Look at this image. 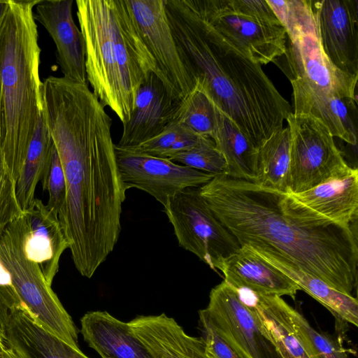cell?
<instances>
[{
	"mask_svg": "<svg viewBox=\"0 0 358 358\" xmlns=\"http://www.w3.org/2000/svg\"><path fill=\"white\" fill-rule=\"evenodd\" d=\"M73 0H40L34 14L56 45L57 62L64 78L88 84L84 39L72 16Z\"/></svg>",
	"mask_w": 358,
	"mask_h": 358,
	"instance_id": "9a60e30c",
	"label": "cell"
},
{
	"mask_svg": "<svg viewBox=\"0 0 358 358\" xmlns=\"http://www.w3.org/2000/svg\"><path fill=\"white\" fill-rule=\"evenodd\" d=\"M172 121L213 140L217 126V108L207 94L196 87L176 104Z\"/></svg>",
	"mask_w": 358,
	"mask_h": 358,
	"instance_id": "f1b7e54d",
	"label": "cell"
},
{
	"mask_svg": "<svg viewBox=\"0 0 358 358\" xmlns=\"http://www.w3.org/2000/svg\"><path fill=\"white\" fill-rule=\"evenodd\" d=\"M284 28L285 51L273 62L290 81L301 80L336 96L356 99L358 76L339 70L325 55L311 3L293 15Z\"/></svg>",
	"mask_w": 358,
	"mask_h": 358,
	"instance_id": "ba28073f",
	"label": "cell"
},
{
	"mask_svg": "<svg viewBox=\"0 0 358 358\" xmlns=\"http://www.w3.org/2000/svg\"><path fill=\"white\" fill-rule=\"evenodd\" d=\"M120 178L125 191L143 190L164 206L178 192L200 187L215 175L179 165L168 159L137 154L115 144Z\"/></svg>",
	"mask_w": 358,
	"mask_h": 358,
	"instance_id": "4fadbf2b",
	"label": "cell"
},
{
	"mask_svg": "<svg viewBox=\"0 0 358 358\" xmlns=\"http://www.w3.org/2000/svg\"><path fill=\"white\" fill-rule=\"evenodd\" d=\"M168 159L215 176L224 175L226 172L225 160L210 138L203 137L194 148L177 153Z\"/></svg>",
	"mask_w": 358,
	"mask_h": 358,
	"instance_id": "d6a6232c",
	"label": "cell"
},
{
	"mask_svg": "<svg viewBox=\"0 0 358 358\" xmlns=\"http://www.w3.org/2000/svg\"><path fill=\"white\" fill-rule=\"evenodd\" d=\"M217 270L223 273L224 281L236 289L266 295H287L293 299L301 290L293 280L246 245L241 246L225 259Z\"/></svg>",
	"mask_w": 358,
	"mask_h": 358,
	"instance_id": "ac0fdd59",
	"label": "cell"
},
{
	"mask_svg": "<svg viewBox=\"0 0 358 358\" xmlns=\"http://www.w3.org/2000/svg\"><path fill=\"white\" fill-rule=\"evenodd\" d=\"M21 218L24 255L38 266L52 285L60 257L69 247L59 218L37 198L22 212Z\"/></svg>",
	"mask_w": 358,
	"mask_h": 358,
	"instance_id": "2e32d148",
	"label": "cell"
},
{
	"mask_svg": "<svg viewBox=\"0 0 358 358\" xmlns=\"http://www.w3.org/2000/svg\"><path fill=\"white\" fill-rule=\"evenodd\" d=\"M199 192L241 246L280 257L353 296L358 245L351 227L322 217L286 192L224 174Z\"/></svg>",
	"mask_w": 358,
	"mask_h": 358,
	"instance_id": "7a4b0ae2",
	"label": "cell"
},
{
	"mask_svg": "<svg viewBox=\"0 0 358 358\" xmlns=\"http://www.w3.org/2000/svg\"><path fill=\"white\" fill-rule=\"evenodd\" d=\"M10 0L0 1V28L9 8Z\"/></svg>",
	"mask_w": 358,
	"mask_h": 358,
	"instance_id": "f35d334b",
	"label": "cell"
},
{
	"mask_svg": "<svg viewBox=\"0 0 358 358\" xmlns=\"http://www.w3.org/2000/svg\"><path fill=\"white\" fill-rule=\"evenodd\" d=\"M176 107L161 80L151 73L138 89L133 112L122 124L116 145L131 148L158 136L172 122Z\"/></svg>",
	"mask_w": 358,
	"mask_h": 358,
	"instance_id": "e0dca14e",
	"label": "cell"
},
{
	"mask_svg": "<svg viewBox=\"0 0 358 358\" xmlns=\"http://www.w3.org/2000/svg\"><path fill=\"white\" fill-rule=\"evenodd\" d=\"M43 113L66 178L58 218L74 266L90 278L118 241L126 198L113 120L88 84L53 76L43 83Z\"/></svg>",
	"mask_w": 358,
	"mask_h": 358,
	"instance_id": "6da1fadb",
	"label": "cell"
},
{
	"mask_svg": "<svg viewBox=\"0 0 358 358\" xmlns=\"http://www.w3.org/2000/svg\"><path fill=\"white\" fill-rule=\"evenodd\" d=\"M290 134L288 127L273 133L257 148V183L287 191Z\"/></svg>",
	"mask_w": 358,
	"mask_h": 358,
	"instance_id": "83f0119b",
	"label": "cell"
},
{
	"mask_svg": "<svg viewBox=\"0 0 358 358\" xmlns=\"http://www.w3.org/2000/svg\"><path fill=\"white\" fill-rule=\"evenodd\" d=\"M199 321L203 336L202 338L210 358H240L235 351L218 336L210 323L201 314H199Z\"/></svg>",
	"mask_w": 358,
	"mask_h": 358,
	"instance_id": "e575fe53",
	"label": "cell"
},
{
	"mask_svg": "<svg viewBox=\"0 0 358 358\" xmlns=\"http://www.w3.org/2000/svg\"><path fill=\"white\" fill-rule=\"evenodd\" d=\"M213 141L225 160L224 175L257 182V148L217 108V126Z\"/></svg>",
	"mask_w": 358,
	"mask_h": 358,
	"instance_id": "484cf974",
	"label": "cell"
},
{
	"mask_svg": "<svg viewBox=\"0 0 358 358\" xmlns=\"http://www.w3.org/2000/svg\"><path fill=\"white\" fill-rule=\"evenodd\" d=\"M164 207L179 245L214 271L241 248L201 196L199 187L178 192Z\"/></svg>",
	"mask_w": 358,
	"mask_h": 358,
	"instance_id": "8fae6325",
	"label": "cell"
},
{
	"mask_svg": "<svg viewBox=\"0 0 358 358\" xmlns=\"http://www.w3.org/2000/svg\"><path fill=\"white\" fill-rule=\"evenodd\" d=\"M253 310L259 327L271 342L280 358H313L302 345L293 328L289 305L281 296L238 289Z\"/></svg>",
	"mask_w": 358,
	"mask_h": 358,
	"instance_id": "cb8c5ba5",
	"label": "cell"
},
{
	"mask_svg": "<svg viewBox=\"0 0 358 358\" xmlns=\"http://www.w3.org/2000/svg\"><path fill=\"white\" fill-rule=\"evenodd\" d=\"M41 185L43 190L48 193V201L46 206L52 213L58 217L66 201V183L63 167L55 146L48 175Z\"/></svg>",
	"mask_w": 358,
	"mask_h": 358,
	"instance_id": "836d02e7",
	"label": "cell"
},
{
	"mask_svg": "<svg viewBox=\"0 0 358 358\" xmlns=\"http://www.w3.org/2000/svg\"><path fill=\"white\" fill-rule=\"evenodd\" d=\"M80 323L84 340L102 358H155L129 322H122L106 311L88 312Z\"/></svg>",
	"mask_w": 358,
	"mask_h": 358,
	"instance_id": "7402d4cb",
	"label": "cell"
},
{
	"mask_svg": "<svg viewBox=\"0 0 358 358\" xmlns=\"http://www.w3.org/2000/svg\"><path fill=\"white\" fill-rule=\"evenodd\" d=\"M40 0H10L0 28L3 153L15 181L43 111L41 48L34 7Z\"/></svg>",
	"mask_w": 358,
	"mask_h": 358,
	"instance_id": "5b68a950",
	"label": "cell"
},
{
	"mask_svg": "<svg viewBox=\"0 0 358 358\" xmlns=\"http://www.w3.org/2000/svg\"><path fill=\"white\" fill-rule=\"evenodd\" d=\"M141 38L151 55L157 76L176 104L197 86L186 53L175 38L167 15L166 0H125Z\"/></svg>",
	"mask_w": 358,
	"mask_h": 358,
	"instance_id": "9c48e42d",
	"label": "cell"
},
{
	"mask_svg": "<svg viewBox=\"0 0 358 358\" xmlns=\"http://www.w3.org/2000/svg\"><path fill=\"white\" fill-rule=\"evenodd\" d=\"M88 83L122 124L133 112L138 89L155 62L143 42L125 0H76Z\"/></svg>",
	"mask_w": 358,
	"mask_h": 358,
	"instance_id": "277c9868",
	"label": "cell"
},
{
	"mask_svg": "<svg viewBox=\"0 0 358 358\" xmlns=\"http://www.w3.org/2000/svg\"><path fill=\"white\" fill-rule=\"evenodd\" d=\"M129 324L155 358H210L202 337L187 335L164 313L137 316Z\"/></svg>",
	"mask_w": 358,
	"mask_h": 358,
	"instance_id": "44dd1931",
	"label": "cell"
},
{
	"mask_svg": "<svg viewBox=\"0 0 358 358\" xmlns=\"http://www.w3.org/2000/svg\"><path fill=\"white\" fill-rule=\"evenodd\" d=\"M202 20L254 62L282 56L287 34L266 0H184Z\"/></svg>",
	"mask_w": 358,
	"mask_h": 358,
	"instance_id": "8992f818",
	"label": "cell"
},
{
	"mask_svg": "<svg viewBox=\"0 0 358 358\" xmlns=\"http://www.w3.org/2000/svg\"><path fill=\"white\" fill-rule=\"evenodd\" d=\"M202 138L172 121L158 136L136 147L124 149L137 154L169 159L177 153L194 148Z\"/></svg>",
	"mask_w": 358,
	"mask_h": 358,
	"instance_id": "f546056e",
	"label": "cell"
},
{
	"mask_svg": "<svg viewBox=\"0 0 358 358\" xmlns=\"http://www.w3.org/2000/svg\"><path fill=\"white\" fill-rule=\"evenodd\" d=\"M3 143V117L0 94V234L22 213L16 196V181L6 164Z\"/></svg>",
	"mask_w": 358,
	"mask_h": 358,
	"instance_id": "1f68e13d",
	"label": "cell"
},
{
	"mask_svg": "<svg viewBox=\"0 0 358 358\" xmlns=\"http://www.w3.org/2000/svg\"><path fill=\"white\" fill-rule=\"evenodd\" d=\"M199 314L240 358H280L251 306L225 281L211 289L208 305Z\"/></svg>",
	"mask_w": 358,
	"mask_h": 358,
	"instance_id": "7c38bea8",
	"label": "cell"
},
{
	"mask_svg": "<svg viewBox=\"0 0 358 358\" xmlns=\"http://www.w3.org/2000/svg\"><path fill=\"white\" fill-rule=\"evenodd\" d=\"M290 83L294 113L309 115L321 122L333 137L357 145L356 99L336 96L301 80Z\"/></svg>",
	"mask_w": 358,
	"mask_h": 358,
	"instance_id": "d6986e66",
	"label": "cell"
},
{
	"mask_svg": "<svg viewBox=\"0 0 358 358\" xmlns=\"http://www.w3.org/2000/svg\"><path fill=\"white\" fill-rule=\"evenodd\" d=\"M54 148V142L42 111L16 180V196L22 212L26 210L36 199L38 183L41 182L42 184L45 181Z\"/></svg>",
	"mask_w": 358,
	"mask_h": 358,
	"instance_id": "4316f807",
	"label": "cell"
},
{
	"mask_svg": "<svg viewBox=\"0 0 358 358\" xmlns=\"http://www.w3.org/2000/svg\"><path fill=\"white\" fill-rule=\"evenodd\" d=\"M0 294L11 310L23 305L13 285L10 275L0 260Z\"/></svg>",
	"mask_w": 358,
	"mask_h": 358,
	"instance_id": "d590c367",
	"label": "cell"
},
{
	"mask_svg": "<svg viewBox=\"0 0 358 358\" xmlns=\"http://www.w3.org/2000/svg\"><path fill=\"white\" fill-rule=\"evenodd\" d=\"M289 314L296 337L313 358H350L341 342L316 331L290 306Z\"/></svg>",
	"mask_w": 358,
	"mask_h": 358,
	"instance_id": "4dcf8cb0",
	"label": "cell"
},
{
	"mask_svg": "<svg viewBox=\"0 0 358 358\" xmlns=\"http://www.w3.org/2000/svg\"><path fill=\"white\" fill-rule=\"evenodd\" d=\"M286 121L290 134L286 192L308 190L351 170L321 122L309 115L294 113Z\"/></svg>",
	"mask_w": 358,
	"mask_h": 358,
	"instance_id": "30bf717a",
	"label": "cell"
},
{
	"mask_svg": "<svg viewBox=\"0 0 358 358\" xmlns=\"http://www.w3.org/2000/svg\"><path fill=\"white\" fill-rule=\"evenodd\" d=\"M21 215L0 234V260L9 272L22 302L47 330L72 347L80 349L78 331L38 266L28 259L23 250Z\"/></svg>",
	"mask_w": 358,
	"mask_h": 358,
	"instance_id": "52a82bcc",
	"label": "cell"
},
{
	"mask_svg": "<svg viewBox=\"0 0 358 358\" xmlns=\"http://www.w3.org/2000/svg\"><path fill=\"white\" fill-rule=\"evenodd\" d=\"M5 342L19 358H89L43 327L24 305L10 311Z\"/></svg>",
	"mask_w": 358,
	"mask_h": 358,
	"instance_id": "ffe728a7",
	"label": "cell"
},
{
	"mask_svg": "<svg viewBox=\"0 0 358 358\" xmlns=\"http://www.w3.org/2000/svg\"><path fill=\"white\" fill-rule=\"evenodd\" d=\"M289 194L322 217L351 227L358 215V170L352 168L347 173L308 190Z\"/></svg>",
	"mask_w": 358,
	"mask_h": 358,
	"instance_id": "603a6c76",
	"label": "cell"
},
{
	"mask_svg": "<svg viewBox=\"0 0 358 358\" xmlns=\"http://www.w3.org/2000/svg\"><path fill=\"white\" fill-rule=\"evenodd\" d=\"M321 46L339 70L358 76V0L313 1Z\"/></svg>",
	"mask_w": 358,
	"mask_h": 358,
	"instance_id": "5bb4252c",
	"label": "cell"
},
{
	"mask_svg": "<svg viewBox=\"0 0 358 358\" xmlns=\"http://www.w3.org/2000/svg\"><path fill=\"white\" fill-rule=\"evenodd\" d=\"M10 311L11 308L0 294V341L5 343V328Z\"/></svg>",
	"mask_w": 358,
	"mask_h": 358,
	"instance_id": "8d00e7d4",
	"label": "cell"
},
{
	"mask_svg": "<svg viewBox=\"0 0 358 358\" xmlns=\"http://www.w3.org/2000/svg\"><path fill=\"white\" fill-rule=\"evenodd\" d=\"M253 250L293 280L301 290L306 292L327 308L337 321L357 327L358 301L356 297L333 288L321 279L304 272L280 257Z\"/></svg>",
	"mask_w": 358,
	"mask_h": 358,
	"instance_id": "d4e9b609",
	"label": "cell"
},
{
	"mask_svg": "<svg viewBox=\"0 0 358 358\" xmlns=\"http://www.w3.org/2000/svg\"><path fill=\"white\" fill-rule=\"evenodd\" d=\"M0 358H19L8 345L0 341Z\"/></svg>",
	"mask_w": 358,
	"mask_h": 358,
	"instance_id": "74e56055",
	"label": "cell"
},
{
	"mask_svg": "<svg viewBox=\"0 0 358 358\" xmlns=\"http://www.w3.org/2000/svg\"><path fill=\"white\" fill-rule=\"evenodd\" d=\"M173 36L189 59L197 86L258 148L283 128L289 102L257 64L202 20L184 0H166Z\"/></svg>",
	"mask_w": 358,
	"mask_h": 358,
	"instance_id": "3957f363",
	"label": "cell"
}]
</instances>
